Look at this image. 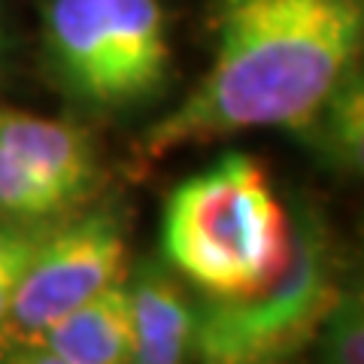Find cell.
Listing matches in <instances>:
<instances>
[{
    "mask_svg": "<svg viewBox=\"0 0 364 364\" xmlns=\"http://www.w3.org/2000/svg\"><path fill=\"white\" fill-rule=\"evenodd\" d=\"M43 58L61 95L91 112L149 104L173 73L164 0H43Z\"/></svg>",
    "mask_w": 364,
    "mask_h": 364,
    "instance_id": "277c9868",
    "label": "cell"
},
{
    "mask_svg": "<svg viewBox=\"0 0 364 364\" xmlns=\"http://www.w3.org/2000/svg\"><path fill=\"white\" fill-rule=\"evenodd\" d=\"M291 249V210L255 155L228 152L170 191L161 258L200 294L270 282Z\"/></svg>",
    "mask_w": 364,
    "mask_h": 364,
    "instance_id": "7a4b0ae2",
    "label": "cell"
},
{
    "mask_svg": "<svg viewBox=\"0 0 364 364\" xmlns=\"http://www.w3.org/2000/svg\"><path fill=\"white\" fill-rule=\"evenodd\" d=\"M131 364H195V298L164 258H143L124 277Z\"/></svg>",
    "mask_w": 364,
    "mask_h": 364,
    "instance_id": "8992f818",
    "label": "cell"
},
{
    "mask_svg": "<svg viewBox=\"0 0 364 364\" xmlns=\"http://www.w3.org/2000/svg\"><path fill=\"white\" fill-rule=\"evenodd\" d=\"M306 146L343 173H361L364 161V79L361 64L340 76L322 107L298 131Z\"/></svg>",
    "mask_w": 364,
    "mask_h": 364,
    "instance_id": "9c48e42d",
    "label": "cell"
},
{
    "mask_svg": "<svg viewBox=\"0 0 364 364\" xmlns=\"http://www.w3.org/2000/svg\"><path fill=\"white\" fill-rule=\"evenodd\" d=\"M210 28L207 73L140 134L136 161L155 164L255 128L298 134L361 64L364 0H210Z\"/></svg>",
    "mask_w": 364,
    "mask_h": 364,
    "instance_id": "6da1fadb",
    "label": "cell"
},
{
    "mask_svg": "<svg viewBox=\"0 0 364 364\" xmlns=\"http://www.w3.org/2000/svg\"><path fill=\"white\" fill-rule=\"evenodd\" d=\"M79 210L58 186L0 146V219L43 225Z\"/></svg>",
    "mask_w": 364,
    "mask_h": 364,
    "instance_id": "30bf717a",
    "label": "cell"
},
{
    "mask_svg": "<svg viewBox=\"0 0 364 364\" xmlns=\"http://www.w3.org/2000/svg\"><path fill=\"white\" fill-rule=\"evenodd\" d=\"M346 270L331 222L291 207V249L264 286L195 301V364H298L310 352Z\"/></svg>",
    "mask_w": 364,
    "mask_h": 364,
    "instance_id": "3957f363",
    "label": "cell"
},
{
    "mask_svg": "<svg viewBox=\"0 0 364 364\" xmlns=\"http://www.w3.org/2000/svg\"><path fill=\"white\" fill-rule=\"evenodd\" d=\"M0 364H67V361H61L58 355H52L49 349L31 343V346L4 349L0 352Z\"/></svg>",
    "mask_w": 364,
    "mask_h": 364,
    "instance_id": "4fadbf2b",
    "label": "cell"
},
{
    "mask_svg": "<svg viewBox=\"0 0 364 364\" xmlns=\"http://www.w3.org/2000/svg\"><path fill=\"white\" fill-rule=\"evenodd\" d=\"M49 225L52 222L25 225V222L0 219V322H4V316L9 310V301H13L21 270H25L31 252L37 249L40 237Z\"/></svg>",
    "mask_w": 364,
    "mask_h": 364,
    "instance_id": "7c38bea8",
    "label": "cell"
},
{
    "mask_svg": "<svg viewBox=\"0 0 364 364\" xmlns=\"http://www.w3.org/2000/svg\"><path fill=\"white\" fill-rule=\"evenodd\" d=\"M37 346L67 364H131V310L124 279L73 306L46 328Z\"/></svg>",
    "mask_w": 364,
    "mask_h": 364,
    "instance_id": "ba28073f",
    "label": "cell"
},
{
    "mask_svg": "<svg viewBox=\"0 0 364 364\" xmlns=\"http://www.w3.org/2000/svg\"><path fill=\"white\" fill-rule=\"evenodd\" d=\"M310 352L316 364H364V291L361 277L346 273L331 310L318 325Z\"/></svg>",
    "mask_w": 364,
    "mask_h": 364,
    "instance_id": "8fae6325",
    "label": "cell"
},
{
    "mask_svg": "<svg viewBox=\"0 0 364 364\" xmlns=\"http://www.w3.org/2000/svg\"><path fill=\"white\" fill-rule=\"evenodd\" d=\"M128 228L119 200L79 207L46 228L0 322V352L37 343L64 313L128 277Z\"/></svg>",
    "mask_w": 364,
    "mask_h": 364,
    "instance_id": "5b68a950",
    "label": "cell"
},
{
    "mask_svg": "<svg viewBox=\"0 0 364 364\" xmlns=\"http://www.w3.org/2000/svg\"><path fill=\"white\" fill-rule=\"evenodd\" d=\"M0 146L46 176L52 186H58L76 207L88 203L100 191L104 167H100L97 143L73 122L0 107Z\"/></svg>",
    "mask_w": 364,
    "mask_h": 364,
    "instance_id": "52a82bcc",
    "label": "cell"
}]
</instances>
